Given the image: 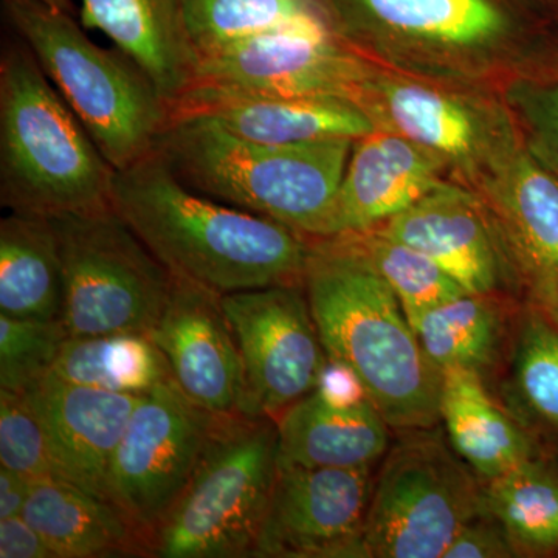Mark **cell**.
<instances>
[{
  "instance_id": "1",
  "label": "cell",
  "mask_w": 558,
  "mask_h": 558,
  "mask_svg": "<svg viewBox=\"0 0 558 558\" xmlns=\"http://www.w3.org/2000/svg\"><path fill=\"white\" fill-rule=\"evenodd\" d=\"M110 205L174 277L220 295L303 284L311 240L191 190L156 150L116 170Z\"/></svg>"
},
{
  "instance_id": "2",
  "label": "cell",
  "mask_w": 558,
  "mask_h": 558,
  "mask_svg": "<svg viewBox=\"0 0 558 558\" xmlns=\"http://www.w3.org/2000/svg\"><path fill=\"white\" fill-rule=\"evenodd\" d=\"M303 286L329 362L355 377L389 427L435 428L442 371L355 236L311 240Z\"/></svg>"
},
{
  "instance_id": "3",
  "label": "cell",
  "mask_w": 558,
  "mask_h": 558,
  "mask_svg": "<svg viewBox=\"0 0 558 558\" xmlns=\"http://www.w3.org/2000/svg\"><path fill=\"white\" fill-rule=\"evenodd\" d=\"M355 140L248 142L199 120L168 121L154 150L180 182L230 207L326 240Z\"/></svg>"
},
{
  "instance_id": "4",
  "label": "cell",
  "mask_w": 558,
  "mask_h": 558,
  "mask_svg": "<svg viewBox=\"0 0 558 558\" xmlns=\"http://www.w3.org/2000/svg\"><path fill=\"white\" fill-rule=\"evenodd\" d=\"M116 170L27 44L0 58V204L53 216L110 205Z\"/></svg>"
},
{
  "instance_id": "5",
  "label": "cell",
  "mask_w": 558,
  "mask_h": 558,
  "mask_svg": "<svg viewBox=\"0 0 558 558\" xmlns=\"http://www.w3.org/2000/svg\"><path fill=\"white\" fill-rule=\"evenodd\" d=\"M3 3L21 39L113 170L153 153L168 108L149 76L123 51L95 44L73 14L38 3Z\"/></svg>"
},
{
  "instance_id": "6",
  "label": "cell",
  "mask_w": 558,
  "mask_h": 558,
  "mask_svg": "<svg viewBox=\"0 0 558 558\" xmlns=\"http://www.w3.org/2000/svg\"><path fill=\"white\" fill-rule=\"evenodd\" d=\"M278 469L277 421L223 414L196 472L150 542V557H253Z\"/></svg>"
},
{
  "instance_id": "7",
  "label": "cell",
  "mask_w": 558,
  "mask_h": 558,
  "mask_svg": "<svg viewBox=\"0 0 558 558\" xmlns=\"http://www.w3.org/2000/svg\"><path fill=\"white\" fill-rule=\"evenodd\" d=\"M486 512L484 483L453 447L432 428L405 429L373 481L363 558H444Z\"/></svg>"
},
{
  "instance_id": "8",
  "label": "cell",
  "mask_w": 558,
  "mask_h": 558,
  "mask_svg": "<svg viewBox=\"0 0 558 558\" xmlns=\"http://www.w3.org/2000/svg\"><path fill=\"white\" fill-rule=\"evenodd\" d=\"M64 271L62 322L70 337L148 333L171 289L170 271L112 205L49 218Z\"/></svg>"
},
{
  "instance_id": "9",
  "label": "cell",
  "mask_w": 558,
  "mask_h": 558,
  "mask_svg": "<svg viewBox=\"0 0 558 558\" xmlns=\"http://www.w3.org/2000/svg\"><path fill=\"white\" fill-rule=\"evenodd\" d=\"M174 380L140 398L109 472V498L153 542L182 497L215 427Z\"/></svg>"
},
{
  "instance_id": "10",
  "label": "cell",
  "mask_w": 558,
  "mask_h": 558,
  "mask_svg": "<svg viewBox=\"0 0 558 558\" xmlns=\"http://www.w3.org/2000/svg\"><path fill=\"white\" fill-rule=\"evenodd\" d=\"M247 379V416L277 418L318 387L328 355L303 284L222 295Z\"/></svg>"
},
{
  "instance_id": "11",
  "label": "cell",
  "mask_w": 558,
  "mask_h": 558,
  "mask_svg": "<svg viewBox=\"0 0 558 558\" xmlns=\"http://www.w3.org/2000/svg\"><path fill=\"white\" fill-rule=\"evenodd\" d=\"M374 76L325 22L238 40L202 58L196 80L288 97L337 98L365 109Z\"/></svg>"
},
{
  "instance_id": "12",
  "label": "cell",
  "mask_w": 558,
  "mask_h": 558,
  "mask_svg": "<svg viewBox=\"0 0 558 558\" xmlns=\"http://www.w3.org/2000/svg\"><path fill=\"white\" fill-rule=\"evenodd\" d=\"M371 468L314 469L279 461L253 557L363 558Z\"/></svg>"
},
{
  "instance_id": "13",
  "label": "cell",
  "mask_w": 558,
  "mask_h": 558,
  "mask_svg": "<svg viewBox=\"0 0 558 558\" xmlns=\"http://www.w3.org/2000/svg\"><path fill=\"white\" fill-rule=\"evenodd\" d=\"M502 247L529 293L558 284V179L499 121L475 175Z\"/></svg>"
},
{
  "instance_id": "14",
  "label": "cell",
  "mask_w": 558,
  "mask_h": 558,
  "mask_svg": "<svg viewBox=\"0 0 558 558\" xmlns=\"http://www.w3.org/2000/svg\"><path fill=\"white\" fill-rule=\"evenodd\" d=\"M148 337L191 402L216 416L245 414L244 362L220 293L171 275L170 295Z\"/></svg>"
},
{
  "instance_id": "15",
  "label": "cell",
  "mask_w": 558,
  "mask_h": 558,
  "mask_svg": "<svg viewBox=\"0 0 558 558\" xmlns=\"http://www.w3.org/2000/svg\"><path fill=\"white\" fill-rule=\"evenodd\" d=\"M199 120L248 142L300 145L357 140L377 128L368 110L337 98L288 97L194 81L168 105V121Z\"/></svg>"
},
{
  "instance_id": "16",
  "label": "cell",
  "mask_w": 558,
  "mask_h": 558,
  "mask_svg": "<svg viewBox=\"0 0 558 558\" xmlns=\"http://www.w3.org/2000/svg\"><path fill=\"white\" fill-rule=\"evenodd\" d=\"M24 396L46 433L58 480L110 501V464L142 396L83 387L53 376Z\"/></svg>"
},
{
  "instance_id": "17",
  "label": "cell",
  "mask_w": 558,
  "mask_h": 558,
  "mask_svg": "<svg viewBox=\"0 0 558 558\" xmlns=\"http://www.w3.org/2000/svg\"><path fill=\"white\" fill-rule=\"evenodd\" d=\"M446 163L392 131L376 130L355 140L333 201L328 238L379 229L436 189Z\"/></svg>"
},
{
  "instance_id": "18",
  "label": "cell",
  "mask_w": 558,
  "mask_h": 558,
  "mask_svg": "<svg viewBox=\"0 0 558 558\" xmlns=\"http://www.w3.org/2000/svg\"><path fill=\"white\" fill-rule=\"evenodd\" d=\"M380 233L425 253L469 293L492 295L501 279L497 230L483 201L442 182L380 226Z\"/></svg>"
},
{
  "instance_id": "19",
  "label": "cell",
  "mask_w": 558,
  "mask_h": 558,
  "mask_svg": "<svg viewBox=\"0 0 558 558\" xmlns=\"http://www.w3.org/2000/svg\"><path fill=\"white\" fill-rule=\"evenodd\" d=\"M190 0H81V24L101 32L138 65L170 105L199 68L186 31Z\"/></svg>"
},
{
  "instance_id": "20",
  "label": "cell",
  "mask_w": 558,
  "mask_h": 558,
  "mask_svg": "<svg viewBox=\"0 0 558 558\" xmlns=\"http://www.w3.org/2000/svg\"><path fill=\"white\" fill-rule=\"evenodd\" d=\"M278 459L314 469L373 468L389 449V425L368 399L339 402L318 389L277 418Z\"/></svg>"
},
{
  "instance_id": "21",
  "label": "cell",
  "mask_w": 558,
  "mask_h": 558,
  "mask_svg": "<svg viewBox=\"0 0 558 558\" xmlns=\"http://www.w3.org/2000/svg\"><path fill=\"white\" fill-rule=\"evenodd\" d=\"M22 517L57 558L150 557L148 539L113 502L68 481H32Z\"/></svg>"
},
{
  "instance_id": "22",
  "label": "cell",
  "mask_w": 558,
  "mask_h": 558,
  "mask_svg": "<svg viewBox=\"0 0 558 558\" xmlns=\"http://www.w3.org/2000/svg\"><path fill=\"white\" fill-rule=\"evenodd\" d=\"M366 110L371 117L380 110L388 131L472 175L478 172L492 130L481 126L475 113L449 95L410 81L374 78Z\"/></svg>"
},
{
  "instance_id": "23",
  "label": "cell",
  "mask_w": 558,
  "mask_h": 558,
  "mask_svg": "<svg viewBox=\"0 0 558 558\" xmlns=\"http://www.w3.org/2000/svg\"><path fill=\"white\" fill-rule=\"evenodd\" d=\"M439 417L450 446L483 483L537 458L526 429L492 399L475 371L442 369Z\"/></svg>"
},
{
  "instance_id": "24",
  "label": "cell",
  "mask_w": 558,
  "mask_h": 558,
  "mask_svg": "<svg viewBox=\"0 0 558 558\" xmlns=\"http://www.w3.org/2000/svg\"><path fill=\"white\" fill-rule=\"evenodd\" d=\"M64 271L49 218L10 211L0 220V314L61 318Z\"/></svg>"
},
{
  "instance_id": "25",
  "label": "cell",
  "mask_w": 558,
  "mask_h": 558,
  "mask_svg": "<svg viewBox=\"0 0 558 558\" xmlns=\"http://www.w3.org/2000/svg\"><path fill=\"white\" fill-rule=\"evenodd\" d=\"M50 376L132 396L174 380L163 352L146 333L137 332L69 337Z\"/></svg>"
},
{
  "instance_id": "26",
  "label": "cell",
  "mask_w": 558,
  "mask_h": 558,
  "mask_svg": "<svg viewBox=\"0 0 558 558\" xmlns=\"http://www.w3.org/2000/svg\"><path fill=\"white\" fill-rule=\"evenodd\" d=\"M387 31L447 49H475L506 31L492 0H348Z\"/></svg>"
},
{
  "instance_id": "27",
  "label": "cell",
  "mask_w": 558,
  "mask_h": 558,
  "mask_svg": "<svg viewBox=\"0 0 558 558\" xmlns=\"http://www.w3.org/2000/svg\"><path fill=\"white\" fill-rule=\"evenodd\" d=\"M487 512L520 557L558 556V472L534 458L484 481Z\"/></svg>"
},
{
  "instance_id": "28",
  "label": "cell",
  "mask_w": 558,
  "mask_h": 558,
  "mask_svg": "<svg viewBox=\"0 0 558 558\" xmlns=\"http://www.w3.org/2000/svg\"><path fill=\"white\" fill-rule=\"evenodd\" d=\"M411 328L440 371L464 368L483 374L497 360L505 322L492 295L464 293L424 312Z\"/></svg>"
},
{
  "instance_id": "29",
  "label": "cell",
  "mask_w": 558,
  "mask_h": 558,
  "mask_svg": "<svg viewBox=\"0 0 558 558\" xmlns=\"http://www.w3.org/2000/svg\"><path fill=\"white\" fill-rule=\"evenodd\" d=\"M304 22L329 24L318 0H190L186 9V31L199 61L238 40Z\"/></svg>"
},
{
  "instance_id": "30",
  "label": "cell",
  "mask_w": 558,
  "mask_h": 558,
  "mask_svg": "<svg viewBox=\"0 0 558 558\" xmlns=\"http://www.w3.org/2000/svg\"><path fill=\"white\" fill-rule=\"evenodd\" d=\"M352 236L398 296L410 325L424 312L469 293L439 264L405 242L385 236L379 230Z\"/></svg>"
},
{
  "instance_id": "31",
  "label": "cell",
  "mask_w": 558,
  "mask_h": 558,
  "mask_svg": "<svg viewBox=\"0 0 558 558\" xmlns=\"http://www.w3.org/2000/svg\"><path fill=\"white\" fill-rule=\"evenodd\" d=\"M69 337L62 318L0 314V389L24 395L49 377Z\"/></svg>"
},
{
  "instance_id": "32",
  "label": "cell",
  "mask_w": 558,
  "mask_h": 558,
  "mask_svg": "<svg viewBox=\"0 0 558 558\" xmlns=\"http://www.w3.org/2000/svg\"><path fill=\"white\" fill-rule=\"evenodd\" d=\"M515 379L532 411L558 429V330L532 303L517 337Z\"/></svg>"
},
{
  "instance_id": "33",
  "label": "cell",
  "mask_w": 558,
  "mask_h": 558,
  "mask_svg": "<svg viewBox=\"0 0 558 558\" xmlns=\"http://www.w3.org/2000/svg\"><path fill=\"white\" fill-rule=\"evenodd\" d=\"M0 464L28 481L58 478L38 416L24 395L0 389Z\"/></svg>"
},
{
  "instance_id": "34",
  "label": "cell",
  "mask_w": 558,
  "mask_h": 558,
  "mask_svg": "<svg viewBox=\"0 0 558 558\" xmlns=\"http://www.w3.org/2000/svg\"><path fill=\"white\" fill-rule=\"evenodd\" d=\"M508 100L529 150L558 179V78L517 81Z\"/></svg>"
},
{
  "instance_id": "35",
  "label": "cell",
  "mask_w": 558,
  "mask_h": 558,
  "mask_svg": "<svg viewBox=\"0 0 558 558\" xmlns=\"http://www.w3.org/2000/svg\"><path fill=\"white\" fill-rule=\"evenodd\" d=\"M515 557L505 527L486 512L469 521L444 554V558Z\"/></svg>"
},
{
  "instance_id": "36",
  "label": "cell",
  "mask_w": 558,
  "mask_h": 558,
  "mask_svg": "<svg viewBox=\"0 0 558 558\" xmlns=\"http://www.w3.org/2000/svg\"><path fill=\"white\" fill-rule=\"evenodd\" d=\"M0 558H57L43 535L22 515L0 519Z\"/></svg>"
},
{
  "instance_id": "37",
  "label": "cell",
  "mask_w": 558,
  "mask_h": 558,
  "mask_svg": "<svg viewBox=\"0 0 558 558\" xmlns=\"http://www.w3.org/2000/svg\"><path fill=\"white\" fill-rule=\"evenodd\" d=\"M31 483L32 481L25 480L24 476L0 468V519L22 515L31 492Z\"/></svg>"
},
{
  "instance_id": "38",
  "label": "cell",
  "mask_w": 558,
  "mask_h": 558,
  "mask_svg": "<svg viewBox=\"0 0 558 558\" xmlns=\"http://www.w3.org/2000/svg\"><path fill=\"white\" fill-rule=\"evenodd\" d=\"M531 303L535 304L558 330V284L532 292Z\"/></svg>"
},
{
  "instance_id": "39",
  "label": "cell",
  "mask_w": 558,
  "mask_h": 558,
  "mask_svg": "<svg viewBox=\"0 0 558 558\" xmlns=\"http://www.w3.org/2000/svg\"><path fill=\"white\" fill-rule=\"evenodd\" d=\"M3 2L38 3V5L47 7V9L64 11L69 14L75 13L73 0H3Z\"/></svg>"
}]
</instances>
